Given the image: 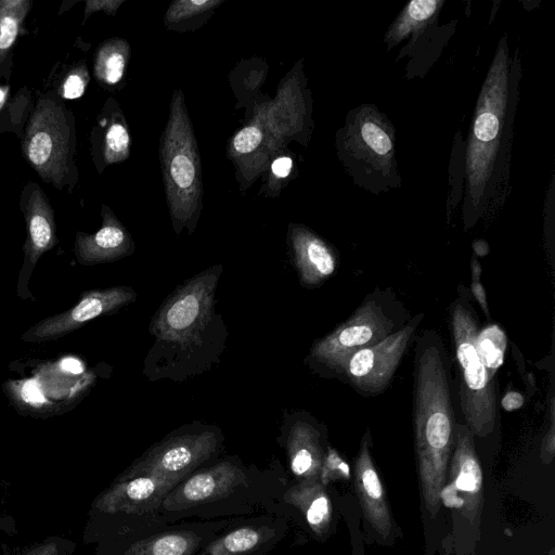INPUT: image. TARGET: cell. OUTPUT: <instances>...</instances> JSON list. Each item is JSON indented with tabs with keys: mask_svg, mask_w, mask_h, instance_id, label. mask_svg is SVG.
<instances>
[{
	"mask_svg": "<svg viewBox=\"0 0 555 555\" xmlns=\"http://www.w3.org/2000/svg\"><path fill=\"white\" fill-rule=\"evenodd\" d=\"M39 555H59L56 544L48 543L43 544V547Z\"/></svg>",
	"mask_w": 555,
	"mask_h": 555,
	"instance_id": "obj_39",
	"label": "cell"
},
{
	"mask_svg": "<svg viewBox=\"0 0 555 555\" xmlns=\"http://www.w3.org/2000/svg\"><path fill=\"white\" fill-rule=\"evenodd\" d=\"M221 2L220 0H177L167 10L165 15L166 24L169 25L192 18L215 9Z\"/></svg>",
	"mask_w": 555,
	"mask_h": 555,
	"instance_id": "obj_26",
	"label": "cell"
},
{
	"mask_svg": "<svg viewBox=\"0 0 555 555\" xmlns=\"http://www.w3.org/2000/svg\"><path fill=\"white\" fill-rule=\"evenodd\" d=\"M423 319V313L415 315L379 343L354 351L336 367L335 373L362 396L384 392Z\"/></svg>",
	"mask_w": 555,
	"mask_h": 555,
	"instance_id": "obj_9",
	"label": "cell"
},
{
	"mask_svg": "<svg viewBox=\"0 0 555 555\" xmlns=\"http://www.w3.org/2000/svg\"><path fill=\"white\" fill-rule=\"evenodd\" d=\"M132 241L111 209L102 206V227L89 234L78 231L74 256L82 266H94L118 260L132 250Z\"/></svg>",
	"mask_w": 555,
	"mask_h": 555,
	"instance_id": "obj_16",
	"label": "cell"
},
{
	"mask_svg": "<svg viewBox=\"0 0 555 555\" xmlns=\"http://www.w3.org/2000/svg\"><path fill=\"white\" fill-rule=\"evenodd\" d=\"M160 154L170 212L176 224L182 225L198 208L202 179L197 144L180 90L172 96Z\"/></svg>",
	"mask_w": 555,
	"mask_h": 555,
	"instance_id": "obj_6",
	"label": "cell"
},
{
	"mask_svg": "<svg viewBox=\"0 0 555 555\" xmlns=\"http://www.w3.org/2000/svg\"><path fill=\"white\" fill-rule=\"evenodd\" d=\"M508 49L505 38L482 83L466 147L465 218L477 214L489 196L501 149L509 90Z\"/></svg>",
	"mask_w": 555,
	"mask_h": 555,
	"instance_id": "obj_2",
	"label": "cell"
},
{
	"mask_svg": "<svg viewBox=\"0 0 555 555\" xmlns=\"http://www.w3.org/2000/svg\"><path fill=\"white\" fill-rule=\"evenodd\" d=\"M122 0H87L85 2L83 23L94 12L104 11L109 15H114Z\"/></svg>",
	"mask_w": 555,
	"mask_h": 555,
	"instance_id": "obj_33",
	"label": "cell"
},
{
	"mask_svg": "<svg viewBox=\"0 0 555 555\" xmlns=\"http://www.w3.org/2000/svg\"><path fill=\"white\" fill-rule=\"evenodd\" d=\"M486 247H487V243L483 241H476L474 243V249L476 253H478L479 249H483V251L487 254L488 249H486Z\"/></svg>",
	"mask_w": 555,
	"mask_h": 555,
	"instance_id": "obj_40",
	"label": "cell"
},
{
	"mask_svg": "<svg viewBox=\"0 0 555 555\" xmlns=\"http://www.w3.org/2000/svg\"><path fill=\"white\" fill-rule=\"evenodd\" d=\"M129 46L118 38L104 41L96 50L93 73L104 86H115L124 74L128 62Z\"/></svg>",
	"mask_w": 555,
	"mask_h": 555,
	"instance_id": "obj_21",
	"label": "cell"
},
{
	"mask_svg": "<svg viewBox=\"0 0 555 555\" xmlns=\"http://www.w3.org/2000/svg\"><path fill=\"white\" fill-rule=\"evenodd\" d=\"M450 460L449 480L441 491L440 502L472 521L478 520L482 506V470L474 436L465 423L455 424Z\"/></svg>",
	"mask_w": 555,
	"mask_h": 555,
	"instance_id": "obj_10",
	"label": "cell"
},
{
	"mask_svg": "<svg viewBox=\"0 0 555 555\" xmlns=\"http://www.w3.org/2000/svg\"><path fill=\"white\" fill-rule=\"evenodd\" d=\"M293 168V160L287 156L276 158L271 166L272 172L278 178L287 177Z\"/></svg>",
	"mask_w": 555,
	"mask_h": 555,
	"instance_id": "obj_36",
	"label": "cell"
},
{
	"mask_svg": "<svg viewBox=\"0 0 555 555\" xmlns=\"http://www.w3.org/2000/svg\"><path fill=\"white\" fill-rule=\"evenodd\" d=\"M211 431L169 439L154 448L134 465L127 477L151 475L178 482L215 451Z\"/></svg>",
	"mask_w": 555,
	"mask_h": 555,
	"instance_id": "obj_13",
	"label": "cell"
},
{
	"mask_svg": "<svg viewBox=\"0 0 555 555\" xmlns=\"http://www.w3.org/2000/svg\"><path fill=\"white\" fill-rule=\"evenodd\" d=\"M144 555H186L191 541L181 534H167L145 545Z\"/></svg>",
	"mask_w": 555,
	"mask_h": 555,
	"instance_id": "obj_29",
	"label": "cell"
},
{
	"mask_svg": "<svg viewBox=\"0 0 555 555\" xmlns=\"http://www.w3.org/2000/svg\"><path fill=\"white\" fill-rule=\"evenodd\" d=\"M349 476L350 469L348 464L336 450L328 447L320 470L322 483L326 485L337 479H348Z\"/></svg>",
	"mask_w": 555,
	"mask_h": 555,
	"instance_id": "obj_30",
	"label": "cell"
},
{
	"mask_svg": "<svg viewBox=\"0 0 555 555\" xmlns=\"http://www.w3.org/2000/svg\"><path fill=\"white\" fill-rule=\"evenodd\" d=\"M43 545H39L33 550H30L28 553H26V555H39V553L41 552Z\"/></svg>",
	"mask_w": 555,
	"mask_h": 555,
	"instance_id": "obj_41",
	"label": "cell"
},
{
	"mask_svg": "<svg viewBox=\"0 0 555 555\" xmlns=\"http://www.w3.org/2000/svg\"><path fill=\"white\" fill-rule=\"evenodd\" d=\"M103 137L100 143V156L103 166L119 163L129 156L130 137L126 126L116 118L100 120Z\"/></svg>",
	"mask_w": 555,
	"mask_h": 555,
	"instance_id": "obj_25",
	"label": "cell"
},
{
	"mask_svg": "<svg viewBox=\"0 0 555 555\" xmlns=\"http://www.w3.org/2000/svg\"><path fill=\"white\" fill-rule=\"evenodd\" d=\"M176 483L151 475L125 477L103 493L94 505L111 514L145 512L159 504Z\"/></svg>",
	"mask_w": 555,
	"mask_h": 555,
	"instance_id": "obj_14",
	"label": "cell"
},
{
	"mask_svg": "<svg viewBox=\"0 0 555 555\" xmlns=\"http://www.w3.org/2000/svg\"><path fill=\"white\" fill-rule=\"evenodd\" d=\"M262 138L263 135L260 128L255 125H249L234 135L232 149L240 155L251 153L260 145Z\"/></svg>",
	"mask_w": 555,
	"mask_h": 555,
	"instance_id": "obj_31",
	"label": "cell"
},
{
	"mask_svg": "<svg viewBox=\"0 0 555 555\" xmlns=\"http://www.w3.org/2000/svg\"><path fill=\"white\" fill-rule=\"evenodd\" d=\"M369 431L363 436L354 465V486L360 505L372 528L382 538H388L392 518L384 487L370 452Z\"/></svg>",
	"mask_w": 555,
	"mask_h": 555,
	"instance_id": "obj_15",
	"label": "cell"
},
{
	"mask_svg": "<svg viewBox=\"0 0 555 555\" xmlns=\"http://www.w3.org/2000/svg\"><path fill=\"white\" fill-rule=\"evenodd\" d=\"M472 272H473V282H472L470 292L474 295V297L476 298V300L479 302L483 312L489 318V309H488V305H487V300H486V292L479 281L481 268H480L479 262L475 258H473V260H472Z\"/></svg>",
	"mask_w": 555,
	"mask_h": 555,
	"instance_id": "obj_32",
	"label": "cell"
},
{
	"mask_svg": "<svg viewBox=\"0 0 555 555\" xmlns=\"http://www.w3.org/2000/svg\"><path fill=\"white\" fill-rule=\"evenodd\" d=\"M296 496L310 528L319 534L325 531L332 518V506L322 485L306 480Z\"/></svg>",
	"mask_w": 555,
	"mask_h": 555,
	"instance_id": "obj_22",
	"label": "cell"
},
{
	"mask_svg": "<svg viewBox=\"0 0 555 555\" xmlns=\"http://www.w3.org/2000/svg\"><path fill=\"white\" fill-rule=\"evenodd\" d=\"M10 99V86H0V113Z\"/></svg>",
	"mask_w": 555,
	"mask_h": 555,
	"instance_id": "obj_38",
	"label": "cell"
},
{
	"mask_svg": "<svg viewBox=\"0 0 555 555\" xmlns=\"http://www.w3.org/2000/svg\"><path fill=\"white\" fill-rule=\"evenodd\" d=\"M134 299V291L126 286L86 291L73 307L31 325L22 334L21 338L25 343L55 340L80 328L95 318L121 309Z\"/></svg>",
	"mask_w": 555,
	"mask_h": 555,
	"instance_id": "obj_12",
	"label": "cell"
},
{
	"mask_svg": "<svg viewBox=\"0 0 555 555\" xmlns=\"http://www.w3.org/2000/svg\"><path fill=\"white\" fill-rule=\"evenodd\" d=\"M294 261L306 286H317L332 276L338 267L335 249L315 233L302 225L289 231Z\"/></svg>",
	"mask_w": 555,
	"mask_h": 555,
	"instance_id": "obj_17",
	"label": "cell"
},
{
	"mask_svg": "<svg viewBox=\"0 0 555 555\" xmlns=\"http://www.w3.org/2000/svg\"><path fill=\"white\" fill-rule=\"evenodd\" d=\"M450 327L460 372V405L474 438H487L496 428L498 383L488 375L476 347V335L480 327L478 315L464 287L450 312Z\"/></svg>",
	"mask_w": 555,
	"mask_h": 555,
	"instance_id": "obj_4",
	"label": "cell"
},
{
	"mask_svg": "<svg viewBox=\"0 0 555 555\" xmlns=\"http://www.w3.org/2000/svg\"><path fill=\"white\" fill-rule=\"evenodd\" d=\"M219 275L220 269L210 268L179 286L156 313L152 333L177 344L195 339L211 317Z\"/></svg>",
	"mask_w": 555,
	"mask_h": 555,
	"instance_id": "obj_8",
	"label": "cell"
},
{
	"mask_svg": "<svg viewBox=\"0 0 555 555\" xmlns=\"http://www.w3.org/2000/svg\"><path fill=\"white\" fill-rule=\"evenodd\" d=\"M506 346V334L500 325L493 323L479 327L476 347L491 379H496V372L504 362Z\"/></svg>",
	"mask_w": 555,
	"mask_h": 555,
	"instance_id": "obj_24",
	"label": "cell"
},
{
	"mask_svg": "<svg viewBox=\"0 0 555 555\" xmlns=\"http://www.w3.org/2000/svg\"><path fill=\"white\" fill-rule=\"evenodd\" d=\"M20 208L26 224V238L16 294L23 300H34L28 284L40 257L57 244L55 216L49 198L33 181L27 182L22 190Z\"/></svg>",
	"mask_w": 555,
	"mask_h": 555,
	"instance_id": "obj_11",
	"label": "cell"
},
{
	"mask_svg": "<svg viewBox=\"0 0 555 555\" xmlns=\"http://www.w3.org/2000/svg\"><path fill=\"white\" fill-rule=\"evenodd\" d=\"M288 452L292 472L306 480H315L325 455L319 431L308 423H296L289 434Z\"/></svg>",
	"mask_w": 555,
	"mask_h": 555,
	"instance_id": "obj_19",
	"label": "cell"
},
{
	"mask_svg": "<svg viewBox=\"0 0 555 555\" xmlns=\"http://www.w3.org/2000/svg\"><path fill=\"white\" fill-rule=\"evenodd\" d=\"M444 1L413 0L399 13L388 28L384 41L388 49L395 47L410 35H415L434 23Z\"/></svg>",
	"mask_w": 555,
	"mask_h": 555,
	"instance_id": "obj_20",
	"label": "cell"
},
{
	"mask_svg": "<svg viewBox=\"0 0 555 555\" xmlns=\"http://www.w3.org/2000/svg\"><path fill=\"white\" fill-rule=\"evenodd\" d=\"M525 403L524 396L515 390H511L505 393V396L501 400V406L506 412L515 411L519 408H521Z\"/></svg>",
	"mask_w": 555,
	"mask_h": 555,
	"instance_id": "obj_35",
	"label": "cell"
},
{
	"mask_svg": "<svg viewBox=\"0 0 555 555\" xmlns=\"http://www.w3.org/2000/svg\"><path fill=\"white\" fill-rule=\"evenodd\" d=\"M89 82L88 68L83 63L72 66L55 91L61 99L74 100L83 95Z\"/></svg>",
	"mask_w": 555,
	"mask_h": 555,
	"instance_id": "obj_27",
	"label": "cell"
},
{
	"mask_svg": "<svg viewBox=\"0 0 555 555\" xmlns=\"http://www.w3.org/2000/svg\"><path fill=\"white\" fill-rule=\"evenodd\" d=\"M31 4L30 0H0V65L17 40Z\"/></svg>",
	"mask_w": 555,
	"mask_h": 555,
	"instance_id": "obj_23",
	"label": "cell"
},
{
	"mask_svg": "<svg viewBox=\"0 0 555 555\" xmlns=\"http://www.w3.org/2000/svg\"><path fill=\"white\" fill-rule=\"evenodd\" d=\"M554 418V417H553ZM552 418L551 427L546 434L541 448V457L545 464L552 462L555 451L554 420Z\"/></svg>",
	"mask_w": 555,
	"mask_h": 555,
	"instance_id": "obj_34",
	"label": "cell"
},
{
	"mask_svg": "<svg viewBox=\"0 0 555 555\" xmlns=\"http://www.w3.org/2000/svg\"><path fill=\"white\" fill-rule=\"evenodd\" d=\"M408 311L390 291H375L325 337L315 341L312 358L335 372L351 353L373 346L399 331L408 322Z\"/></svg>",
	"mask_w": 555,
	"mask_h": 555,
	"instance_id": "obj_7",
	"label": "cell"
},
{
	"mask_svg": "<svg viewBox=\"0 0 555 555\" xmlns=\"http://www.w3.org/2000/svg\"><path fill=\"white\" fill-rule=\"evenodd\" d=\"M337 143L339 157L357 184L375 193L400 185L395 129L374 105L349 112Z\"/></svg>",
	"mask_w": 555,
	"mask_h": 555,
	"instance_id": "obj_5",
	"label": "cell"
},
{
	"mask_svg": "<svg viewBox=\"0 0 555 555\" xmlns=\"http://www.w3.org/2000/svg\"><path fill=\"white\" fill-rule=\"evenodd\" d=\"M448 354L437 332L416 337L413 423L415 452L425 507L435 517L454 448L455 418Z\"/></svg>",
	"mask_w": 555,
	"mask_h": 555,
	"instance_id": "obj_1",
	"label": "cell"
},
{
	"mask_svg": "<svg viewBox=\"0 0 555 555\" xmlns=\"http://www.w3.org/2000/svg\"><path fill=\"white\" fill-rule=\"evenodd\" d=\"M63 366L73 373H80L82 371L81 363L76 359H67L63 361Z\"/></svg>",
	"mask_w": 555,
	"mask_h": 555,
	"instance_id": "obj_37",
	"label": "cell"
},
{
	"mask_svg": "<svg viewBox=\"0 0 555 555\" xmlns=\"http://www.w3.org/2000/svg\"><path fill=\"white\" fill-rule=\"evenodd\" d=\"M21 139L23 156L41 180L72 192L78 180L75 117L55 91L38 95Z\"/></svg>",
	"mask_w": 555,
	"mask_h": 555,
	"instance_id": "obj_3",
	"label": "cell"
},
{
	"mask_svg": "<svg viewBox=\"0 0 555 555\" xmlns=\"http://www.w3.org/2000/svg\"><path fill=\"white\" fill-rule=\"evenodd\" d=\"M260 540L259 533L251 528H241L232 531L223 538L216 551L222 550L223 554H241L255 547Z\"/></svg>",
	"mask_w": 555,
	"mask_h": 555,
	"instance_id": "obj_28",
	"label": "cell"
},
{
	"mask_svg": "<svg viewBox=\"0 0 555 555\" xmlns=\"http://www.w3.org/2000/svg\"><path fill=\"white\" fill-rule=\"evenodd\" d=\"M240 477V470L233 465L218 464L191 477L180 491L171 495L169 502H166L167 507L170 509L183 508L218 498L235 487Z\"/></svg>",
	"mask_w": 555,
	"mask_h": 555,
	"instance_id": "obj_18",
	"label": "cell"
}]
</instances>
